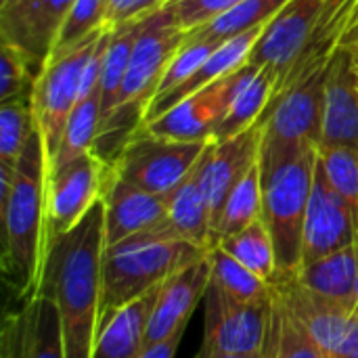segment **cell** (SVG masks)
<instances>
[{
    "label": "cell",
    "instance_id": "7",
    "mask_svg": "<svg viewBox=\"0 0 358 358\" xmlns=\"http://www.w3.org/2000/svg\"><path fill=\"white\" fill-rule=\"evenodd\" d=\"M107 25L90 34L86 40H82L78 46H73L69 52L48 59L46 67L38 76L34 84V94H31V105H34V115L38 122V128L44 138L46 155L48 159L55 155L65 124L73 111V107L80 101V82H82V69L96 46L101 34L105 31Z\"/></svg>",
    "mask_w": 358,
    "mask_h": 358
},
{
    "label": "cell",
    "instance_id": "18",
    "mask_svg": "<svg viewBox=\"0 0 358 358\" xmlns=\"http://www.w3.org/2000/svg\"><path fill=\"white\" fill-rule=\"evenodd\" d=\"M2 358H65L61 317L52 298L40 292L21 313L6 315Z\"/></svg>",
    "mask_w": 358,
    "mask_h": 358
},
{
    "label": "cell",
    "instance_id": "4",
    "mask_svg": "<svg viewBox=\"0 0 358 358\" xmlns=\"http://www.w3.org/2000/svg\"><path fill=\"white\" fill-rule=\"evenodd\" d=\"M258 166L262 176V220L271 231L277 252L275 279L294 277L302 268V233L315 180L317 147H306L281 162Z\"/></svg>",
    "mask_w": 358,
    "mask_h": 358
},
{
    "label": "cell",
    "instance_id": "16",
    "mask_svg": "<svg viewBox=\"0 0 358 358\" xmlns=\"http://www.w3.org/2000/svg\"><path fill=\"white\" fill-rule=\"evenodd\" d=\"M105 203V243L115 245L132 235L168 224L166 197L124 180L113 166L107 168L101 195Z\"/></svg>",
    "mask_w": 358,
    "mask_h": 358
},
{
    "label": "cell",
    "instance_id": "41",
    "mask_svg": "<svg viewBox=\"0 0 358 358\" xmlns=\"http://www.w3.org/2000/svg\"><path fill=\"white\" fill-rule=\"evenodd\" d=\"M264 355H266V358H277V331H275L273 319H271L268 338H266V344H264Z\"/></svg>",
    "mask_w": 358,
    "mask_h": 358
},
{
    "label": "cell",
    "instance_id": "26",
    "mask_svg": "<svg viewBox=\"0 0 358 358\" xmlns=\"http://www.w3.org/2000/svg\"><path fill=\"white\" fill-rule=\"evenodd\" d=\"M147 19L149 17L122 23V25L113 27V31H111L109 44L105 50L103 78H101V120L117 107L120 90H122V84H124V78H126V71L130 65L134 44H136V38L143 31Z\"/></svg>",
    "mask_w": 358,
    "mask_h": 358
},
{
    "label": "cell",
    "instance_id": "11",
    "mask_svg": "<svg viewBox=\"0 0 358 358\" xmlns=\"http://www.w3.org/2000/svg\"><path fill=\"white\" fill-rule=\"evenodd\" d=\"M185 40L187 31L174 23L168 4L149 15L143 31L136 38L117 105L136 103L147 107V103L157 92L168 63L180 50Z\"/></svg>",
    "mask_w": 358,
    "mask_h": 358
},
{
    "label": "cell",
    "instance_id": "9",
    "mask_svg": "<svg viewBox=\"0 0 358 358\" xmlns=\"http://www.w3.org/2000/svg\"><path fill=\"white\" fill-rule=\"evenodd\" d=\"M273 294L289 308V313L308 329L329 358H350L358 355V315L352 308L329 302L298 279H275Z\"/></svg>",
    "mask_w": 358,
    "mask_h": 358
},
{
    "label": "cell",
    "instance_id": "13",
    "mask_svg": "<svg viewBox=\"0 0 358 358\" xmlns=\"http://www.w3.org/2000/svg\"><path fill=\"white\" fill-rule=\"evenodd\" d=\"M73 0H0V38L25 55L36 76L48 63Z\"/></svg>",
    "mask_w": 358,
    "mask_h": 358
},
{
    "label": "cell",
    "instance_id": "27",
    "mask_svg": "<svg viewBox=\"0 0 358 358\" xmlns=\"http://www.w3.org/2000/svg\"><path fill=\"white\" fill-rule=\"evenodd\" d=\"M262 218V176L258 162L248 170V174L231 191L218 224L214 229V245L241 233L250 224Z\"/></svg>",
    "mask_w": 358,
    "mask_h": 358
},
{
    "label": "cell",
    "instance_id": "24",
    "mask_svg": "<svg viewBox=\"0 0 358 358\" xmlns=\"http://www.w3.org/2000/svg\"><path fill=\"white\" fill-rule=\"evenodd\" d=\"M203 164L206 153L191 174L166 197V206L168 224L176 235L201 250H212V214L203 191Z\"/></svg>",
    "mask_w": 358,
    "mask_h": 358
},
{
    "label": "cell",
    "instance_id": "2",
    "mask_svg": "<svg viewBox=\"0 0 358 358\" xmlns=\"http://www.w3.org/2000/svg\"><path fill=\"white\" fill-rule=\"evenodd\" d=\"M17 174L6 201L0 203L4 248L2 275L17 300L29 302L38 296L44 275L48 224H46V178L48 155L38 122L15 164Z\"/></svg>",
    "mask_w": 358,
    "mask_h": 358
},
{
    "label": "cell",
    "instance_id": "43",
    "mask_svg": "<svg viewBox=\"0 0 358 358\" xmlns=\"http://www.w3.org/2000/svg\"><path fill=\"white\" fill-rule=\"evenodd\" d=\"M342 44H348V46H358V21L348 29V34L344 36Z\"/></svg>",
    "mask_w": 358,
    "mask_h": 358
},
{
    "label": "cell",
    "instance_id": "29",
    "mask_svg": "<svg viewBox=\"0 0 358 358\" xmlns=\"http://www.w3.org/2000/svg\"><path fill=\"white\" fill-rule=\"evenodd\" d=\"M212 266V283H216L227 296L239 302H264L273 296V285L235 260L220 245L208 250Z\"/></svg>",
    "mask_w": 358,
    "mask_h": 358
},
{
    "label": "cell",
    "instance_id": "3",
    "mask_svg": "<svg viewBox=\"0 0 358 358\" xmlns=\"http://www.w3.org/2000/svg\"><path fill=\"white\" fill-rule=\"evenodd\" d=\"M206 254L208 250L189 243L170 224L107 245L103 254L101 321L124 304L162 287L176 271Z\"/></svg>",
    "mask_w": 358,
    "mask_h": 358
},
{
    "label": "cell",
    "instance_id": "45",
    "mask_svg": "<svg viewBox=\"0 0 358 358\" xmlns=\"http://www.w3.org/2000/svg\"><path fill=\"white\" fill-rule=\"evenodd\" d=\"M350 358H358V355H355V357H350Z\"/></svg>",
    "mask_w": 358,
    "mask_h": 358
},
{
    "label": "cell",
    "instance_id": "33",
    "mask_svg": "<svg viewBox=\"0 0 358 358\" xmlns=\"http://www.w3.org/2000/svg\"><path fill=\"white\" fill-rule=\"evenodd\" d=\"M109 0H73L48 59L61 57L105 25Z\"/></svg>",
    "mask_w": 358,
    "mask_h": 358
},
{
    "label": "cell",
    "instance_id": "35",
    "mask_svg": "<svg viewBox=\"0 0 358 358\" xmlns=\"http://www.w3.org/2000/svg\"><path fill=\"white\" fill-rule=\"evenodd\" d=\"M36 126L31 99L2 103L0 107V162L17 164Z\"/></svg>",
    "mask_w": 358,
    "mask_h": 358
},
{
    "label": "cell",
    "instance_id": "42",
    "mask_svg": "<svg viewBox=\"0 0 358 358\" xmlns=\"http://www.w3.org/2000/svg\"><path fill=\"white\" fill-rule=\"evenodd\" d=\"M197 358H266L262 352H245V355H199Z\"/></svg>",
    "mask_w": 358,
    "mask_h": 358
},
{
    "label": "cell",
    "instance_id": "36",
    "mask_svg": "<svg viewBox=\"0 0 358 358\" xmlns=\"http://www.w3.org/2000/svg\"><path fill=\"white\" fill-rule=\"evenodd\" d=\"M38 76L21 50L0 44V103L31 99Z\"/></svg>",
    "mask_w": 358,
    "mask_h": 358
},
{
    "label": "cell",
    "instance_id": "34",
    "mask_svg": "<svg viewBox=\"0 0 358 358\" xmlns=\"http://www.w3.org/2000/svg\"><path fill=\"white\" fill-rule=\"evenodd\" d=\"M273 323L277 331V358H329L308 329L273 294Z\"/></svg>",
    "mask_w": 358,
    "mask_h": 358
},
{
    "label": "cell",
    "instance_id": "12",
    "mask_svg": "<svg viewBox=\"0 0 358 358\" xmlns=\"http://www.w3.org/2000/svg\"><path fill=\"white\" fill-rule=\"evenodd\" d=\"M352 245H358L357 214L327 182L317 157L302 233V266Z\"/></svg>",
    "mask_w": 358,
    "mask_h": 358
},
{
    "label": "cell",
    "instance_id": "32",
    "mask_svg": "<svg viewBox=\"0 0 358 358\" xmlns=\"http://www.w3.org/2000/svg\"><path fill=\"white\" fill-rule=\"evenodd\" d=\"M317 157L327 182L355 210L358 218V147H319Z\"/></svg>",
    "mask_w": 358,
    "mask_h": 358
},
{
    "label": "cell",
    "instance_id": "44",
    "mask_svg": "<svg viewBox=\"0 0 358 358\" xmlns=\"http://www.w3.org/2000/svg\"><path fill=\"white\" fill-rule=\"evenodd\" d=\"M355 313L358 315V281H357V304H355Z\"/></svg>",
    "mask_w": 358,
    "mask_h": 358
},
{
    "label": "cell",
    "instance_id": "22",
    "mask_svg": "<svg viewBox=\"0 0 358 358\" xmlns=\"http://www.w3.org/2000/svg\"><path fill=\"white\" fill-rule=\"evenodd\" d=\"M159 287L124 304L101 321L92 358H138L147 346V329Z\"/></svg>",
    "mask_w": 358,
    "mask_h": 358
},
{
    "label": "cell",
    "instance_id": "37",
    "mask_svg": "<svg viewBox=\"0 0 358 358\" xmlns=\"http://www.w3.org/2000/svg\"><path fill=\"white\" fill-rule=\"evenodd\" d=\"M220 42H212V40H197V38H187L185 44L180 46V50L172 57V61L168 63L159 86H157V94L168 92L172 88H176L178 84H182L185 80H189L201 65L203 61L214 52V48Z\"/></svg>",
    "mask_w": 358,
    "mask_h": 358
},
{
    "label": "cell",
    "instance_id": "14",
    "mask_svg": "<svg viewBox=\"0 0 358 358\" xmlns=\"http://www.w3.org/2000/svg\"><path fill=\"white\" fill-rule=\"evenodd\" d=\"M327 0H289L262 29L250 63L285 76L323 17Z\"/></svg>",
    "mask_w": 358,
    "mask_h": 358
},
{
    "label": "cell",
    "instance_id": "15",
    "mask_svg": "<svg viewBox=\"0 0 358 358\" xmlns=\"http://www.w3.org/2000/svg\"><path fill=\"white\" fill-rule=\"evenodd\" d=\"M235 82H237V71L199 90L197 94L185 99L182 103L174 105L157 120L143 124V130L153 136H162L170 141L212 143L227 113Z\"/></svg>",
    "mask_w": 358,
    "mask_h": 358
},
{
    "label": "cell",
    "instance_id": "1",
    "mask_svg": "<svg viewBox=\"0 0 358 358\" xmlns=\"http://www.w3.org/2000/svg\"><path fill=\"white\" fill-rule=\"evenodd\" d=\"M105 248L103 199L73 229L46 241L40 292L57 304L65 358H92L101 321Z\"/></svg>",
    "mask_w": 358,
    "mask_h": 358
},
{
    "label": "cell",
    "instance_id": "38",
    "mask_svg": "<svg viewBox=\"0 0 358 358\" xmlns=\"http://www.w3.org/2000/svg\"><path fill=\"white\" fill-rule=\"evenodd\" d=\"M239 2L241 0H170L168 8H170L174 23L180 29L193 31L210 23L212 19L220 17L222 13H227Z\"/></svg>",
    "mask_w": 358,
    "mask_h": 358
},
{
    "label": "cell",
    "instance_id": "8",
    "mask_svg": "<svg viewBox=\"0 0 358 358\" xmlns=\"http://www.w3.org/2000/svg\"><path fill=\"white\" fill-rule=\"evenodd\" d=\"M273 319V296L264 302H239L210 281L206 292V331L199 355L262 352Z\"/></svg>",
    "mask_w": 358,
    "mask_h": 358
},
{
    "label": "cell",
    "instance_id": "23",
    "mask_svg": "<svg viewBox=\"0 0 358 358\" xmlns=\"http://www.w3.org/2000/svg\"><path fill=\"white\" fill-rule=\"evenodd\" d=\"M277 82V71L268 67H258L252 63L241 67L237 71V82L233 86L227 113L214 134V141L233 138L258 126L275 96Z\"/></svg>",
    "mask_w": 358,
    "mask_h": 358
},
{
    "label": "cell",
    "instance_id": "17",
    "mask_svg": "<svg viewBox=\"0 0 358 358\" xmlns=\"http://www.w3.org/2000/svg\"><path fill=\"white\" fill-rule=\"evenodd\" d=\"M334 145L358 147V46L348 44H340L325 82L319 147Z\"/></svg>",
    "mask_w": 358,
    "mask_h": 358
},
{
    "label": "cell",
    "instance_id": "20",
    "mask_svg": "<svg viewBox=\"0 0 358 358\" xmlns=\"http://www.w3.org/2000/svg\"><path fill=\"white\" fill-rule=\"evenodd\" d=\"M212 281V266L208 254L180 271H176L157 294V302L147 329V344L162 342L187 329V323Z\"/></svg>",
    "mask_w": 358,
    "mask_h": 358
},
{
    "label": "cell",
    "instance_id": "28",
    "mask_svg": "<svg viewBox=\"0 0 358 358\" xmlns=\"http://www.w3.org/2000/svg\"><path fill=\"white\" fill-rule=\"evenodd\" d=\"M289 0H241L210 23L187 31V38L224 42L256 27H264Z\"/></svg>",
    "mask_w": 358,
    "mask_h": 358
},
{
    "label": "cell",
    "instance_id": "30",
    "mask_svg": "<svg viewBox=\"0 0 358 358\" xmlns=\"http://www.w3.org/2000/svg\"><path fill=\"white\" fill-rule=\"evenodd\" d=\"M224 252H229L235 260L256 273L260 279L273 283L277 277V252L266 222L260 218L241 233L218 243Z\"/></svg>",
    "mask_w": 358,
    "mask_h": 358
},
{
    "label": "cell",
    "instance_id": "25",
    "mask_svg": "<svg viewBox=\"0 0 358 358\" xmlns=\"http://www.w3.org/2000/svg\"><path fill=\"white\" fill-rule=\"evenodd\" d=\"M298 279L317 296L355 310L358 281V245L340 250L300 268Z\"/></svg>",
    "mask_w": 358,
    "mask_h": 358
},
{
    "label": "cell",
    "instance_id": "10",
    "mask_svg": "<svg viewBox=\"0 0 358 358\" xmlns=\"http://www.w3.org/2000/svg\"><path fill=\"white\" fill-rule=\"evenodd\" d=\"M107 168L92 151L76 155L59 166H48L46 224L48 237L73 229L101 199Z\"/></svg>",
    "mask_w": 358,
    "mask_h": 358
},
{
    "label": "cell",
    "instance_id": "5",
    "mask_svg": "<svg viewBox=\"0 0 358 358\" xmlns=\"http://www.w3.org/2000/svg\"><path fill=\"white\" fill-rule=\"evenodd\" d=\"M327 73L329 65L271 101L258 124L262 128L258 164H275L306 147H319Z\"/></svg>",
    "mask_w": 358,
    "mask_h": 358
},
{
    "label": "cell",
    "instance_id": "40",
    "mask_svg": "<svg viewBox=\"0 0 358 358\" xmlns=\"http://www.w3.org/2000/svg\"><path fill=\"white\" fill-rule=\"evenodd\" d=\"M182 336H185V331H178V334H174V336H170V338H166L162 342L147 344L138 358H174L178 346H180Z\"/></svg>",
    "mask_w": 358,
    "mask_h": 358
},
{
    "label": "cell",
    "instance_id": "31",
    "mask_svg": "<svg viewBox=\"0 0 358 358\" xmlns=\"http://www.w3.org/2000/svg\"><path fill=\"white\" fill-rule=\"evenodd\" d=\"M99 126H101V90L78 101L65 124L61 143L55 155L48 159V166H59L76 155L90 151L99 134Z\"/></svg>",
    "mask_w": 358,
    "mask_h": 358
},
{
    "label": "cell",
    "instance_id": "39",
    "mask_svg": "<svg viewBox=\"0 0 358 358\" xmlns=\"http://www.w3.org/2000/svg\"><path fill=\"white\" fill-rule=\"evenodd\" d=\"M170 0H109L107 2V15L105 25L117 27L128 21L145 19L166 6Z\"/></svg>",
    "mask_w": 358,
    "mask_h": 358
},
{
    "label": "cell",
    "instance_id": "6",
    "mask_svg": "<svg viewBox=\"0 0 358 358\" xmlns=\"http://www.w3.org/2000/svg\"><path fill=\"white\" fill-rule=\"evenodd\" d=\"M208 145L210 143H185L153 136L141 126L113 168L124 180L149 193L168 197L199 164Z\"/></svg>",
    "mask_w": 358,
    "mask_h": 358
},
{
    "label": "cell",
    "instance_id": "21",
    "mask_svg": "<svg viewBox=\"0 0 358 358\" xmlns=\"http://www.w3.org/2000/svg\"><path fill=\"white\" fill-rule=\"evenodd\" d=\"M262 29L264 27H256V29H250L245 34H239L235 38H229V40L220 42L214 48V52L203 61V65L189 80H185L182 84H178L176 88H172L168 92H162V94L153 96L147 103L143 124L157 120L159 115L170 111L174 105L182 103L185 99L197 94L199 90H203V88L216 84L218 80H222V78L239 71L241 67H245L250 63L252 48L258 42Z\"/></svg>",
    "mask_w": 358,
    "mask_h": 358
},
{
    "label": "cell",
    "instance_id": "19",
    "mask_svg": "<svg viewBox=\"0 0 358 358\" xmlns=\"http://www.w3.org/2000/svg\"><path fill=\"white\" fill-rule=\"evenodd\" d=\"M260 136H262V128L254 126L233 138L212 141L208 145L206 164H203V191L212 214V243H214V229L218 224V218L222 214V208L231 191L258 162Z\"/></svg>",
    "mask_w": 358,
    "mask_h": 358
}]
</instances>
